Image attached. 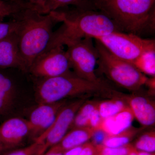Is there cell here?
<instances>
[{
    "mask_svg": "<svg viewBox=\"0 0 155 155\" xmlns=\"http://www.w3.org/2000/svg\"><path fill=\"white\" fill-rule=\"evenodd\" d=\"M50 13L58 23L62 24L54 31L46 50L56 46L67 45L87 37L94 38L121 31L114 21L97 10L67 7Z\"/></svg>",
    "mask_w": 155,
    "mask_h": 155,
    "instance_id": "6da1fadb",
    "label": "cell"
},
{
    "mask_svg": "<svg viewBox=\"0 0 155 155\" xmlns=\"http://www.w3.org/2000/svg\"><path fill=\"white\" fill-rule=\"evenodd\" d=\"M121 31L140 36L155 30V0H94Z\"/></svg>",
    "mask_w": 155,
    "mask_h": 155,
    "instance_id": "7a4b0ae2",
    "label": "cell"
},
{
    "mask_svg": "<svg viewBox=\"0 0 155 155\" xmlns=\"http://www.w3.org/2000/svg\"><path fill=\"white\" fill-rule=\"evenodd\" d=\"M12 19L20 22L17 31L19 51L28 73L34 61L49 44L58 22L50 12L42 14L31 8L20 11Z\"/></svg>",
    "mask_w": 155,
    "mask_h": 155,
    "instance_id": "3957f363",
    "label": "cell"
},
{
    "mask_svg": "<svg viewBox=\"0 0 155 155\" xmlns=\"http://www.w3.org/2000/svg\"><path fill=\"white\" fill-rule=\"evenodd\" d=\"M41 79L35 93L39 104L58 102L69 97L78 96L94 94L110 96L114 90L104 81L93 82L75 75Z\"/></svg>",
    "mask_w": 155,
    "mask_h": 155,
    "instance_id": "277c9868",
    "label": "cell"
},
{
    "mask_svg": "<svg viewBox=\"0 0 155 155\" xmlns=\"http://www.w3.org/2000/svg\"><path fill=\"white\" fill-rule=\"evenodd\" d=\"M94 40L97 52V64L100 73L119 86L136 91L145 85L147 77L131 63L117 58L99 41Z\"/></svg>",
    "mask_w": 155,
    "mask_h": 155,
    "instance_id": "5b68a950",
    "label": "cell"
},
{
    "mask_svg": "<svg viewBox=\"0 0 155 155\" xmlns=\"http://www.w3.org/2000/svg\"><path fill=\"white\" fill-rule=\"evenodd\" d=\"M114 55L132 63L143 53L155 49L154 39L143 38L137 35L116 31L95 38Z\"/></svg>",
    "mask_w": 155,
    "mask_h": 155,
    "instance_id": "8992f818",
    "label": "cell"
},
{
    "mask_svg": "<svg viewBox=\"0 0 155 155\" xmlns=\"http://www.w3.org/2000/svg\"><path fill=\"white\" fill-rule=\"evenodd\" d=\"M94 39L90 37L73 42L67 45L71 69L78 77L93 82L102 81L96 74L98 55L94 43Z\"/></svg>",
    "mask_w": 155,
    "mask_h": 155,
    "instance_id": "52a82bcc",
    "label": "cell"
},
{
    "mask_svg": "<svg viewBox=\"0 0 155 155\" xmlns=\"http://www.w3.org/2000/svg\"><path fill=\"white\" fill-rule=\"evenodd\" d=\"M71 64L64 46L46 50L36 58L28 73L40 79L75 75L71 72Z\"/></svg>",
    "mask_w": 155,
    "mask_h": 155,
    "instance_id": "ba28073f",
    "label": "cell"
},
{
    "mask_svg": "<svg viewBox=\"0 0 155 155\" xmlns=\"http://www.w3.org/2000/svg\"><path fill=\"white\" fill-rule=\"evenodd\" d=\"M85 101V98H81L67 103L58 112L51 127L35 140L44 143L47 150L57 144L67 134L76 113Z\"/></svg>",
    "mask_w": 155,
    "mask_h": 155,
    "instance_id": "9c48e42d",
    "label": "cell"
},
{
    "mask_svg": "<svg viewBox=\"0 0 155 155\" xmlns=\"http://www.w3.org/2000/svg\"><path fill=\"white\" fill-rule=\"evenodd\" d=\"M65 100L51 104H39L32 111L27 121L30 136L35 140L53 124L58 112L66 104Z\"/></svg>",
    "mask_w": 155,
    "mask_h": 155,
    "instance_id": "30bf717a",
    "label": "cell"
},
{
    "mask_svg": "<svg viewBox=\"0 0 155 155\" xmlns=\"http://www.w3.org/2000/svg\"><path fill=\"white\" fill-rule=\"evenodd\" d=\"M29 133L27 121L17 117L10 118L0 125V142L8 151L20 145Z\"/></svg>",
    "mask_w": 155,
    "mask_h": 155,
    "instance_id": "8fae6325",
    "label": "cell"
},
{
    "mask_svg": "<svg viewBox=\"0 0 155 155\" xmlns=\"http://www.w3.org/2000/svg\"><path fill=\"white\" fill-rule=\"evenodd\" d=\"M0 68H12L28 73L19 51L17 31L0 40Z\"/></svg>",
    "mask_w": 155,
    "mask_h": 155,
    "instance_id": "7c38bea8",
    "label": "cell"
},
{
    "mask_svg": "<svg viewBox=\"0 0 155 155\" xmlns=\"http://www.w3.org/2000/svg\"><path fill=\"white\" fill-rule=\"evenodd\" d=\"M129 96L124 97V98L134 118L145 127L154 125V103L148 98L138 95Z\"/></svg>",
    "mask_w": 155,
    "mask_h": 155,
    "instance_id": "4fadbf2b",
    "label": "cell"
},
{
    "mask_svg": "<svg viewBox=\"0 0 155 155\" xmlns=\"http://www.w3.org/2000/svg\"><path fill=\"white\" fill-rule=\"evenodd\" d=\"M95 130L89 126L73 128L61 141L50 148L46 153L64 154L71 149L86 143L92 138Z\"/></svg>",
    "mask_w": 155,
    "mask_h": 155,
    "instance_id": "5bb4252c",
    "label": "cell"
},
{
    "mask_svg": "<svg viewBox=\"0 0 155 155\" xmlns=\"http://www.w3.org/2000/svg\"><path fill=\"white\" fill-rule=\"evenodd\" d=\"M134 117L128 106L114 116L103 119L99 127L108 136L119 134L131 127Z\"/></svg>",
    "mask_w": 155,
    "mask_h": 155,
    "instance_id": "9a60e30c",
    "label": "cell"
},
{
    "mask_svg": "<svg viewBox=\"0 0 155 155\" xmlns=\"http://www.w3.org/2000/svg\"><path fill=\"white\" fill-rule=\"evenodd\" d=\"M8 69L0 68V118L11 110L17 92L16 83L7 72Z\"/></svg>",
    "mask_w": 155,
    "mask_h": 155,
    "instance_id": "2e32d148",
    "label": "cell"
},
{
    "mask_svg": "<svg viewBox=\"0 0 155 155\" xmlns=\"http://www.w3.org/2000/svg\"><path fill=\"white\" fill-rule=\"evenodd\" d=\"M85 10H96L94 0H47L45 14L67 7Z\"/></svg>",
    "mask_w": 155,
    "mask_h": 155,
    "instance_id": "e0dca14e",
    "label": "cell"
},
{
    "mask_svg": "<svg viewBox=\"0 0 155 155\" xmlns=\"http://www.w3.org/2000/svg\"><path fill=\"white\" fill-rule=\"evenodd\" d=\"M127 106L124 97H116L98 102L97 107L101 117L104 119L116 115Z\"/></svg>",
    "mask_w": 155,
    "mask_h": 155,
    "instance_id": "ac0fdd59",
    "label": "cell"
},
{
    "mask_svg": "<svg viewBox=\"0 0 155 155\" xmlns=\"http://www.w3.org/2000/svg\"><path fill=\"white\" fill-rule=\"evenodd\" d=\"M132 64L145 75L154 77L155 49L149 50L143 53Z\"/></svg>",
    "mask_w": 155,
    "mask_h": 155,
    "instance_id": "d6986e66",
    "label": "cell"
},
{
    "mask_svg": "<svg viewBox=\"0 0 155 155\" xmlns=\"http://www.w3.org/2000/svg\"><path fill=\"white\" fill-rule=\"evenodd\" d=\"M143 128H137L130 127V128L119 134L107 136L102 145L109 147L116 148L125 146L129 144V142Z\"/></svg>",
    "mask_w": 155,
    "mask_h": 155,
    "instance_id": "ffe728a7",
    "label": "cell"
},
{
    "mask_svg": "<svg viewBox=\"0 0 155 155\" xmlns=\"http://www.w3.org/2000/svg\"><path fill=\"white\" fill-rule=\"evenodd\" d=\"M98 103L94 101H85L76 113L70 128L89 126L90 117Z\"/></svg>",
    "mask_w": 155,
    "mask_h": 155,
    "instance_id": "44dd1931",
    "label": "cell"
},
{
    "mask_svg": "<svg viewBox=\"0 0 155 155\" xmlns=\"http://www.w3.org/2000/svg\"><path fill=\"white\" fill-rule=\"evenodd\" d=\"M134 148L138 151L153 153L155 151V132L148 131L142 135L136 142Z\"/></svg>",
    "mask_w": 155,
    "mask_h": 155,
    "instance_id": "7402d4cb",
    "label": "cell"
},
{
    "mask_svg": "<svg viewBox=\"0 0 155 155\" xmlns=\"http://www.w3.org/2000/svg\"><path fill=\"white\" fill-rule=\"evenodd\" d=\"M43 150H45L44 143L35 140L32 143L26 147L19 149L8 151L2 155H38Z\"/></svg>",
    "mask_w": 155,
    "mask_h": 155,
    "instance_id": "603a6c76",
    "label": "cell"
},
{
    "mask_svg": "<svg viewBox=\"0 0 155 155\" xmlns=\"http://www.w3.org/2000/svg\"><path fill=\"white\" fill-rule=\"evenodd\" d=\"M98 154L100 155H127L136 149L131 144L120 147L112 148L103 145L95 146Z\"/></svg>",
    "mask_w": 155,
    "mask_h": 155,
    "instance_id": "cb8c5ba5",
    "label": "cell"
},
{
    "mask_svg": "<svg viewBox=\"0 0 155 155\" xmlns=\"http://www.w3.org/2000/svg\"><path fill=\"white\" fill-rule=\"evenodd\" d=\"M19 24V21L17 19H12L8 22L0 21V40L16 32Z\"/></svg>",
    "mask_w": 155,
    "mask_h": 155,
    "instance_id": "d4e9b609",
    "label": "cell"
},
{
    "mask_svg": "<svg viewBox=\"0 0 155 155\" xmlns=\"http://www.w3.org/2000/svg\"><path fill=\"white\" fill-rule=\"evenodd\" d=\"M102 120L103 119L100 115L97 106L96 108L93 111L90 117L89 127H91L95 130L99 129L100 125Z\"/></svg>",
    "mask_w": 155,
    "mask_h": 155,
    "instance_id": "484cf974",
    "label": "cell"
},
{
    "mask_svg": "<svg viewBox=\"0 0 155 155\" xmlns=\"http://www.w3.org/2000/svg\"><path fill=\"white\" fill-rule=\"evenodd\" d=\"M107 135L104 131L101 129H97L95 131L92 137V143L94 146L99 145L103 144V142L107 138Z\"/></svg>",
    "mask_w": 155,
    "mask_h": 155,
    "instance_id": "4316f807",
    "label": "cell"
},
{
    "mask_svg": "<svg viewBox=\"0 0 155 155\" xmlns=\"http://www.w3.org/2000/svg\"><path fill=\"white\" fill-rule=\"evenodd\" d=\"M97 152L95 146L92 143H86L83 144V149L79 155H96Z\"/></svg>",
    "mask_w": 155,
    "mask_h": 155,
    "instance_id": "83f0119b",
    "label": "cell"
},
{
    "mask_svg": "<svg viewBox=\"0 0 155 155\" xmlns=\"http://www.w3.org/2000/svg\"><path fill=\"white\" fill-rule=\"evenodd\" d=\"M36 8L38 12L45 14L47 0H25Z\"/></svg>",
    "mask_w": 155,
    "mask_h": 155,
    "instance_id": "f1b7e54d",
    "label": "cell"
},
{
    "mask_svg": "<svg viewBox=\"0 0 155 155\" xmlns=\"http://www.w3.org/2000/svg\"><path fill=\"white\" fill-rule=\"evenodd\" d=\"M83 144L76 147L64 153V155H79L83 149Z\"/></svg>",
    "mask_w": 155,
    "mask_h": 155,
    "instance_id": "f546056e",
    "label": "cell"
},
{
    "mask_svg": "<svg viewBox=\"0 0 155 155\" xmlns=\"http://www.w3.org/2000/svg\"><path fill=\"white\" fill-rule=\"evenodd\" d=\"M137 155H155L154 153L146 152L141 151L137 150Z\"/></svg>",
    "mask_w": 155,
    "mask_h": 155,
    "instance_id": "4dcf8cb0",
    "label": "cell"
},
{
    "mask_svg": "<svg viewBox=\"0 0 155 155\" xmlns=\"http://www.w3.org/2000/svg\"><path fill=\"white\" fill-rule=\"evenodd\" d=\"M5 150L4 149L2 145L0 142V155H2L5 152Z\"/></svg>",
    "mask_w": 155,
    "mask_h": 155,
    "instance_id": "1f68e13d",
    "label": "cell"
},
{
    "mask_svg": "<svg viewBox=\"0 0 155 155\" xmlns=\"http://www.w3.org/2000/svg\"><path fill=\"white\" fill-rule=\"evenodd\" d=\"M127 155H137V150L135 149L134 150L131 152L130 153L128 154Z\"/></svg>",
    "mask_w": 155,
    "mask_h": 155,
    "instance_id": "d6a6232c",
    "label": "cell"
},
{
    "mask_svg": "<svg viewBox=\"0 0 155 155\" xmlns=\"http://www.w3.org/2000/svg\"><path fill=\"white\" fill-rule=\"evenodd\" d=\"M45 155H64L63 154L61 153H45Z\"/></svg>",
    "mask_w": 155,
    "mask_h": 155,
    "instance_id": "836d02e7",
    "label": "cell"
},
{
    "mask_svg": "<svg viewBox=\"0 0 155 155\" xmlns=\"http://www.w3.org/2000/svg\"><path fill=\"white\" fill-rule=\"evenodd\" d=\"M47 151L45 150H43L42 151H41L40 153L38 155H45V153Z\"/></svg>",
    "mask_w": 155,
    "mask_h": 155,
    "instance_id": "e575fe53",
    "label": "cell"
},
{
    "mask_svg": "<svg viewBox=\"0 0 155 155\" xmlns=\"http://www.w3.org/2000/svg\"><path fill=\"white\" fill-rule=\"evenodd\" d=\"M96 155H99V154H97Z\"/></svg>",
    "mask_w": 155,
    "mask_h": 155,
    "instance_id": "d590c367",
    "label": "cell"
}]
</instances>
